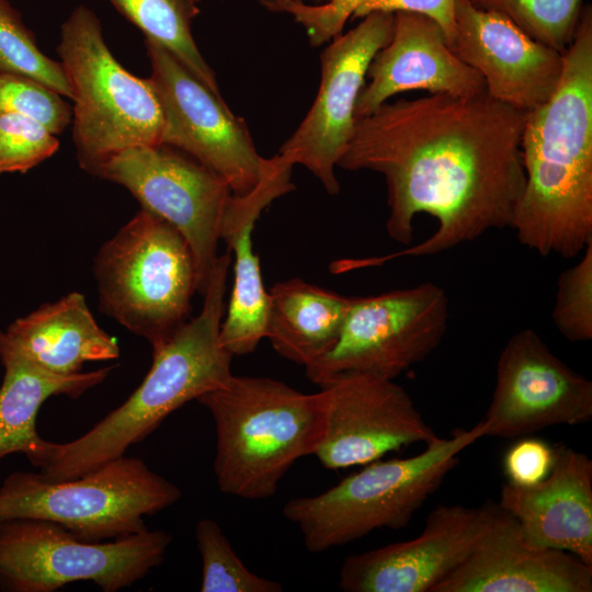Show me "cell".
<instances>
[{
	"label": "cell",
	"mask_w": 592,
	"mask_h": 592,
	"mask_svg": "<svg viewBox=\"0 0 592 592\" xmlns=\"http://www.w3.org/2000/svg\"><path fill=\"white\" fill-rule=\"evenodd\" d=\"M528 111L487 92L385 102L355 121L337 167L380 173L388 236L406 249L337 261L338 272L441 253L511 228L525 186L521 139Z\"/></svg>",
	"instance_id": "obj_1"
},
{
	"label": "cell",
	"mask_w": 592,
	"mask_h": 592,
	"mask_svg": "<svg viewBox=\"0 0 592 592\" xmlns=\"http://www.w3.org/2000/svg\"><path fill=\"white\" fill-rule=\"evenodd\" d=\"M551 96L527 112L525 186L511 228L542 257L574 258L592 241V7L582 5Z\"/></svg>",
	"instance_id": "obj_2"
},
{
	"label": "cell",
	"mask_w": 592,
	"mask_h": 592,
	"mask_svg": "<svg viewBox=\"0 0 592 592\" xmlns=\"http://www.w3.org/2000/svg\"><path fill=\"white\" fill-rule=\"evenodd\" d=\"M230 264L229 251L217 257L201 312L152 349L151 367L134 392L80 437L54 443L38 471L44 479H72L124 456L169 414L230 378L234 355L220 343Z\"/></svg>",
	"instance_id": "obj_3"
},
{
	"label": "cell",
	"mask_w": 592,
	"mask_h": 592,
	"mask_svg": "<svg viewBox=\"0 0 592 592\" xmlns=\"http://www.w3.org/2000/svg\"><path fill=\"white\" fill-rule=\"evenodd\" d=\"M214 421V475L219 490L246 500L272 497L301 457L315 455L328 394H304L270 377L236 376L200 396Z\"/></svg>",
	"instance_id": "obj_4"
},
{
	"label": "cell",
	"mask_w": 592,
	"mask_h": 592,
	"mask_svg": "<svg viewBox=\"0 0 592 592\" xmlns=\"http://www.w3.org/2000/svg\"><path fill=\"white\" fill-rule=\"evenodd\" d=\"M485 432L479 421L469 430H454L447 439L436 436L412 457L364 465L319 494L291 499L283 515L298 526L305 547L315 554L378 528L406 527L458 464V455Z\"/></svg>",
	"instance_id": "obj_5"
},
{
	"label": "cell",
	"mask_w": 592,
	"mask_h": 592,
	"mask_svg": "<svg viewBox=\"0 0 592 592\" xmlns=\"http://www.w3.org/2000/svg\"><path fill=\"white\" fill-rule=\"evenodd\" d=\"M93 269L99 309L151 349L190 319L195 260L182 234L159 216L141 208L101 247Z\"/></svg>",
	"instance_id": "obj_6"
},
{
	"label": "cell",
	"mask_w": 592,
	"mask_h": 592,
	"mask_svg": "<svg viewBox=\"0 0 592 592\" xmlns=\"http://www.w3.org/2000/svg\"><path fill=\"white\" fill-rule=\"evenodd\" d=\"M56 50L72 92V140L84 171L124 149L161 144L162 112L148 79L115 59L92 10L75 8Z\"/></svg>",
	"instance_id": "obj_7"
},
{
	"label": "cell",
	"mask_w": 592,
	"mask_h": 592,
	"mask_svg": "<svg viewBox=\"0 0 592 592\" xmlns=\"http://www.w3.org/2000/svg\"><path fill=\"white\" fill-rule=\"evenodd\" d=\"M181 496L177 485L144 460L124 455L68 480L10 473L0 486V519L49 521L81 540L103 542L147 531L145 517Z\"/></svg>",
	"instance_id": "obj_8"
},
{
	"label": "cell",
	"mask_w": 592,
	"mask_h": 592,
	"mask_svg": "<svg viewBox=\"0 0 592 592\" xmlns=\"http://www.w3.org/2000/svg\"><path fill=\"white\" fill-rule=\"evenodd\" d=\"M171 542L159 530L86 542L49 521L0 519V591L54 592L90 581L116 592L161 565Z\"/></svg>",
	"instance_id": "obj_9"
},
{
	"label": "cell",
	"mask_w": 592,
	"mask_h": 592,
	"mask_svg": "<svg viewBox=\"0 0 592 592\" xmlns=\"http://www.w3.org/2000/svg\"><path fill=\"white\" fill-rule=\"evenodd\" d=\"M448 317V297L432 282L350 297L335 343L305 366L306 376L319 387L351 373L395 379L440 345Z\"/></svg>",
	"instance_id": "obj_10"
},
{
	"label": "cell",
	"mask_w": 592,
	"mask_h": 592,
	"mask_svg": "<svg viewBox=\"0 0 592 592\" xmlns=\"http://www.w3.org/2000/svg\"><path fill=\"white\" fill-rule=\"evenodd\" d=\"M90 174L124 186L143 209L182 234L195 260L197 292L203 295L218 257L221 220L234 195L228 183L191 156L163 144L124 149Z\"/></svg>",
	"instance_id": "obj_11"
},
{
	"label": "cell",
	"mask_w": 592,
	"mask_h": 592,
	"mask_svg": "<svg viewBox=\"0 0 592 592\" xmlns=\"http://www.w3.org/2000/svg\"><path fill=\"white\" fill-rule=\"evenodd\" d=\"M145 46L151 65L147 79L163 117L161 144L220 175L234 194L250 192L260 180L263 157L244 121L164 46L146 38Z\"/></svg>",
	"instance_id": "obj_12"
},
{
	"label": "cell",
	"mask_w": 592,
	"mask_h": 592,
	"mask_svg": "<svg viewBox=\"0 0 592 592\" xmlns=\"http://www.w3.org/2000/svg\"><path fill=\"white\" fill-rule=\"evenodd\" d=\"M395 13L373 12L321 54V81L308 114L280 149L306 167L331 194L340 192L334 168L354 130V110L375 54L391 38Z\"/></svg>",
	"instance_id": "obj_13"
},
{
	"label": "cell",
	"mask_w": 592,
	"mask_h": 592,
	"mask_svg": "<svg viewBox=\"0 0 592 592\" xmlns=\"http://www.w3.org/2000/svg\"><path fill=\"white\" fill-rule=\"evenodd\" d=\"M592 419V383L574 372L530 328L515 332L497 362L485 436L522 437Z\"/></svg>",
	"instance_id": "obj_14"
},
{
	"label": "cell",
	"mask_w": 592,
	"mask_h": 592,
	"mask_svg": "<svg viewBox=\"0 0 592 592\" xmlns=\"http://www.w3.org/2000/svg\"><path fill=\"white\" fill-rule=\"evenodd\" d=\"M501 508L437 505L413 539L346 557L339 572L345 592H432L479 546Z\"/></svg>",
	"instance_id": "obj_15"
},
{
	"label": "cell",
	"mask_w": 592,
	"mask_h": 592,
	"mask_svg": "<svg viewBox=\"0 0 592 592\" xmlns=\"http://www.w3.org/2000/svg\"><path fill=\"white\" fill-rule=\"evenodd\" d=\"M320 388L328 394V415L315 456L327 469L364 466L436 437L411 396L395 379L351 373Z\"/></svg>",
	"instance_id": "obj_16"
},
{
	"label": "cell",
	"mask_w": 592,
	"mask_h": 592,
	"mask_svg": "<svg viewBox=\"0 0 592 592\" xmlns=\"http://www.w3.org/2000/svg\"><path fill=\"white\" fill-rule=\"evenodd\" d=\"M454 30L447 42L463 62L477 70L492 99L531 111L554 93L562 54L531 38L505 16L455 0Z\"/></svg>",
	"instance_id": "obj_17"
},
{
	"label": "cell",
	"mask_w": 592,
	"mask_h": 592,
	"mask_svg": "<svg viewBox=\"0 0 592 592\" xmlns=\"http://www.w3.org/2000/svg\"><path fill=\"white\" fill-rule=\"evenodd\" d=\"M356 100L355 119L400 92L425 90L470 98L486 92L481 75L449 49L442 29L431 19L396 12L390 41L373 57Z\"/></svg>",
	"instance_id": "obj_18"
},
{
	"label": "cell",
	"mask_w": 592,
	"mask_h": 592,
	"mask_svg": "<svg viewBox=\"0 0 592 592\" xmlns=\"http://www.w3.org/2000/svg\"><path fill=\"white\" fill-rule=\"evenodd\" d=\"M499 506L527 547L568 551L592 566V460L585 454L555 446L547 477L531 487L503 483Z\"/></svg>",
	"instance_id": "obj_19"
},
{
	"label": "cell",
	"mask_w": 592,
	"mask_h": 592,
	"mask_svg": "<svg viewBox=\"0 0 592 592\" xmlns=\"http://www.w3.org/2000/svg\"><path fill=\"white\" fill-rule=\"evenodd\" d=\"M293 164L280 153L263 158L258 184L234 194L225 210L219 237L234 257V283L220 326V343L234 356L253 352L265 338L270 297L253 251L252 232L262 210L293 191Z\"/></svg>",
	"instance_id": "obj_20"
},
{
	"label": "cell",
	"mask_w": 592,
	"mask_h": 592,
	"mask_svg": "<svg viewBox=\"0 0 592 592\" xmlns=\"http://www.w3.org/2000/svg\"><path fill=\"white\" fill-rule=\"evenodd\" d=\"M592 566L558 549H534L501 513L471 555L432 592H591Z\"/></svg>",
	"instance_id": "obj_21"
},
{
	"label": "cell",
	"mask_w": 592,
	"mask_h": 592,
	"mask_svg": "<svg viewBox=\"0 0 592 592\" xmlns=\"http://www.w3.org/2000/svg\"><path fill=\"white\" fill-rule=\"evenodd\" d=\"M0 341L58 375L77 374L88 362L119 356L116 339L98 325L84 295L78 292L15 319L0 330Z\"/></svg>",
	"instance_id": "obj_22"
},
{
	"label": "cell",
	"mask_w": 592,
	"mask_h": 592,
	"mask_svg": "<svg viewBox=\"0 0 592 592\" xmlns=\"http://www.w3.org/2000/svg\"><path fill=\"white\" fill-rule=\"evenodd\" d=\"M3 378L0 386V459L23 454L31 465L42 468L53 453L54 442L37 432L36 418L42 405L53 396L77 398L101 384L114 366L72 375H58L34 364L0 342Z\"/></svg>",
	"instance_id": "obj_23"
},
{
	"label": "cell",
	"mask_w": 592,
	"mask_h": 592,
	"mask_svg": "<svg viewBox=\"0 0 592 592\" xmlns=\"http://www.w3.org/2000/svg\"><path fill=\"white\" fill-rule=\"evenodd\" d=\"M265 338L284 358L304 367L335 343L350 297L299 277L276 283L269 291Z\"/></svg>",
	"instance_id": "obj_24"
},
{
	"label": "cell",
	"mask_w": 592,
	"mask_h": 592,
	"mask_svg": "<svg viewBox=\"0 0 592 592\" xmlns=\"http://www.w3.org/2000/svg\"><path fill=\"white\" fill-rule=\"evenodd\" d=\"M146 39L169 49L203 83L220 94L215 72L200 53L192 35V22L200 13V0H107Z\"/></svg>",
	"instance_id": "obj_25"
},
{
	"label": "cell",
	"mask_w": 592,
	"mask_h": 592,
	"mask_svg": "<svg viewBox=\"0 0 592 592\" xmlns=\"http://www.w3.org/2000/svg\"><path fill=\"white\" fill-rule=\"evenodd\" d=\"M473 5L499 13L531 38L563 53L573 39L582 0H470Z\"/></svg>",
	"instance_id": "obj_26"
},
{
	"label": "cell",
	"mask_w": 592,
	"mask_h": 592,
	"mask_svg": "<svg viewBox=\"0 0 592 592\" xmlns=\"http://www.w3.org/2000/svg\"><path fill=\"white\" fill-rule=\"evenodd\" d=\"M202 558V592H281L277 581L250 571L232 549L219 524L202 519L195 526Z\"/></svg>",
	"instance_id": "obj_27"
},
{
	"label": "cell",
	"mask_w": 592,
	"mask_h": 592,
	"mask_svg": "<svg viewBox=\"0 0 592 592\" xmlns=\"http://www.w3.org/2000/svg\"><path fill=\"white\" fill-rule=\"evenodd\" d=\"M0 72L30 77L72 99L60 61L42 53L34 34L8 0H0Z\"/></svg>",
	"instance_id": "obj_28"
},
{
	"label": "cell",
	"mask_w": 592,
	"mask_h": 592,
	"mask_svg": "<svg viewBox=\"0 0 592 592\" xmlns=\"http://www.w3.org/2000/svg\"><path fill=\"white\" fill-rule=\"evenodd\" d=\"M551 318L568 341L592 339V241L580 260L560 273Z\"/></svg>",
	"instance_id": "obj_29"
},
{
	"label": "cell",
	"mask_w": 592,
	"mask_h": 592,
	"mask_svg": "<svg viewBox=\"0 0 592 592\" xmlns=\"http://www.w3.org/2000/svg\"><path fill=\"white\" fill-rule=\"evenodd\" d=\"M59 93L30 77L0 72V114L33 118L50 133L60 134L71 121V109Z\"/></svg>",
	"instance_id": "obj_30"
},
{
	"label": "cell",
	"mask_w": 592,
	"mask_h": 592,
	"mask_svg": "<svg viewBox=\"0 0 592 592\" xmlns=\"http://www.w3.org/2000/svg\"><path fill=\"white\" fill-rule=\"evenodd\" d=\"M58 148L55 134L37 121L14 113L0 114V175L25 173Z\"/></svg>",
	"instance_id": "obj_31"
},
{
	"label": "cell",
	"mask_w": 592,
	"mask_h": 592,
	"mask_svg": "<svg viewBox=\"0 0 592 592\" xmlns=\"http://www.w3.org/2000/svg\"><path fill=\"white\" fill-rule=\"evenodd\" d=\"M273 9L287 11L307 31L312 46H320L341 35L348 19L368 0H328L306 4L299 0H262Z\"/></svg>",
	"instance_id": "obj_32"
},
{
	"label": "cell",
	"mask_w": 592,
	"mask_h": 592,
	"mask_svg": "<svg viewBox=\"0 0 592 592\" xmlns=\"http://www.w3.org/2000/svg\"><path fill=\"white\" fill-rule=\"evenodd\" d=\"M555 460V446L538 437H523L512 444L503 457L506 482L531 487L547 477Z\"/></svg>",
	"instance_id": "obj_33"
},
{
	"label": "cell",
	"mask_w": 592,
	"mask_h": 592,
	"mask_svg": "<svg viewBox=\"0 0 592 592\" xmlns=\"http://www.w3.org/2000/svg\"><path fill=\"white\" fill-rule=\"evenodd\" d=\"M412 12L433 20L443 31L446 43L454 30L455 0H368L352 15L364 18L373 12Z\"/></svg>",
	"instance_id": "obj_34"
}]
</instances>
